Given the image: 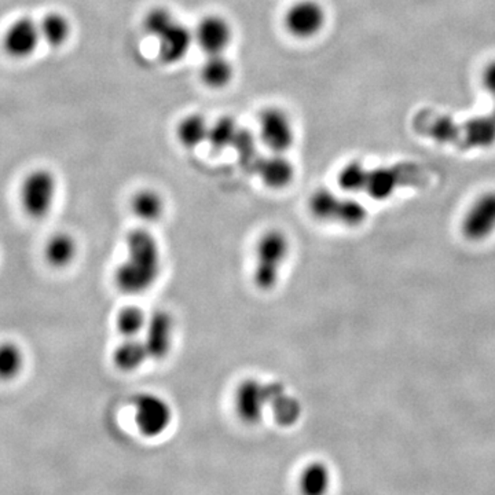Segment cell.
Wrapping results in <instances>:
<instances>
[{
	"label": "cell",
	"instance_id": "6da1fadb",
	"mask_svg": "<svg viewBox=\"0 0 495 495\" xmlns=\"http://www.w3.org/2000/svg\"><path fill=\"white\" fill-rule=\"evenodd\" d=\"M428 181L430 171L413 163L369 169L358 161H351L340 169L338 176L341 189L347 192L366 193L375 200H386L396 190L421 186Z\"/></svg>",
	"mask_w": 495,
	"mask_h": 495
},
{
	"label": "cell",
	"instance_id": "7a4b0ae2",
	"mask_svg": "<svg viewBox=\"0 0 495 495\" xmlns=\"http://www.w3.org/2000/svg\"><path fill=\"white\" fill-rule=\"evenodd\" d=\"M413 127L417 134L458 149H487L495 145V119L492 116L455 123L443 113L424 109L413 119Z\"/></svg>",
	"mask_w": 495,
	"mask_h": 495
},
{
	"label": "cell",
	"instance_id": "3957f363",
	"mask_svg": "<svg viewBox=\"0 0 495 495\" xmlns=\"http://www.w3.org/2000/svg\"><path fill=\"white\" fill-rule=\"evenodd\" d=\"M129 256L116 270L119 290L129 295L147 292L155 285L161 269L160 246L148 230L137 229L127 240Z\"/></svg>",
	"mask_w": 495,
	"mask_h": 495
},
{
	"label": "cell",
	"instance_id": "277c9868",
	"mask_svg": "<svg viewBox=\"0 0 495 495\" xmlns=\"http://www.w3.org/2000/svg\"><path fill=\"white\" fill-rule=\"evenodd\" d=\"M290 255V240L280 230L262 235L256 246L253 281L262 290H271L280 280L281 270Z\"/></svg>",
	"mask_w": 495,
	"mask_h": 495
},
{
	"label": "cell",
	"instance_id": "5b68a950",
	"mask_svg": "<svg viewBox=\"0 0 495 495\" xmlns=\"http://www.w3.org/2000/svg\"><path fill=\"white\" fill-rule=\"evenodd\" d=\"M309 211L319 221L357 227L366 221L367 211L359 201L319 189L309 198Z\"/></svg>",
	"mask_w": 495,
	"mask_h": 495
},
{
	"label": "cell",
	"instance_id": "8992f818",
	"mask_svg": "<svg viewBox=\"0 0 495 495\" xmlns=\"http://www.w3.org/2000/svg\"><path fill=\"white\" fill-rule=\"evenodd\" d=\"M57 190V176L50 169L36 168L29 172L21 186V203L26 214L36 219L49 215Z\"/></svg>",
	"mask_w": 495,
	"mask_h": 495
},
{
	"label": "cell",
	"instance_id": "52a82bcc",
	"mask_svg": "<svg viewBox=\"0 0 495 495\" xmlns=\"http://www.w3.org/2000/svg\"><path fill=\"white\" fill-rule=\"evenodd\" d=\"M259 135L272 153H285L295 142V127L290 113L281 108H266L259 118Z\"/></svg>",
	"mask_w": 495,
	"mask_h": 495
},
{
	"label": "cell",
	"instance_id": "ba28073f",
	"mask_svg": "<svg viewBox=\"0 0 495 495\" xmlns=\"http://www.w3.org/2000/svg\"><path fill=\"white\" fill-rule=\"evenodd\" d=\"M135 424L138 430L147 438H157L166 433L172 421L169 405L160 396L142 394L134 401Z\"/></svg>",
	"mask_w": 495,
	"mask_h": 495
},
{
	"label": "cell",
	"instance_id": "9c48e42d",
	"mask_svg": "<svg viewBox=\"0 0 495 495\" xmlns=\"http://www.w3.org/2000/svg\"><path fill=\"white\" fill-rule=\"evenodd\" d=\"M39 20L24 15L9 24L4 34V47L15 60H26L42 46Z\"/></svg>",
	"mask_w": 495,
	"mask_h": 495
},
{
	"label": "cell",
	"instance_id": "30bf717a",
	"mask_svg": "<svg viewBox=\"0 0 495 495\" xmlns=\"http://www.w3.org/2000/svg\"><path fill=\"white\" fill-rule=\"evenodd\" d=\"M327 23V13L317 0H300L290 7L285 14V26L298 39L317 36Z\"/></svg>",
	"mask_w": 495,
	"mask_h": 495
},
{
	"label": "cell",
	"instance_id": "8fae6325",
	"mask_svg": "<svg viewBox=\"0 0 495 495\" xmlns=\"http://www.w3.org/2000/svg\"><path fill=\"white\" fill-rule=\"evenodd\" d=\"M462 234L471 241H483L495 233V190L479 195L462 221Z\"/></svg>",
	"mask_w": 495,
	"mask_h": 495
},
{
	"label": "cell",
	"instance_id": "7c38bea8",
	"mask_svg": "<svg viewBox=\"0 0 495 495\" xmlns=\"http://www.w3.org/2000/svg\"><path fill=\"white\" fill-rule=\"evenodd\" d=\"M235 412L243 423L258 424L263 417L266 405H269L267 384L255 378H248L238 386L235 391Z\"/></svg>",
	"mask_w": 495,
	"mask_h": 495
},
{
	"label": "cell",
	"instance_id": "4fadbf2b",
	"mask_svg": "<svg viewBox=\"0 0 495 495\" xmlns=\"http://www.w3.org/2000/svg\"><path fill=\"white\" fill-rule=\"evenodd\" d=\"M233 29L222 15L211 14L198 23L195 41L206 54H221L232 43Z\"/></svg>",
	"mask_w": 495,
	"mask_h": 495
},
{
	"label": "cell",
	"instance_id": "5bb4252c",
	"mask_svg": "<svg viewBox=\"0 0 495 495\" xmlns=\"http://www.w3.org/2000/svg\"><path fill=\"white\" fill-rule=\"evenodd\" d=\"M251 172L258 175L262 182L270 189H284L295 176L293 164L284 153H274L267 157L259 156Z\"/></svg>",
	"mask_w": 495,
	"mask_h": 495
},
{
	"label": "cell",
	"instance_id": "9a60e30c",
	"mask_svg": "<svg viewBox=\"0 0 495 495\" xmlns=\"http://www.w3.org/2000/svg\"><path fill=\"white\" fill-rule=\"evenodd\" d=\"M172 335H174V321L171 315L166 311H156L148 321L147 336L144 340L149 358L158 361L168 356Z\"/></svg>",
	"mask_w": 495,
	"mask_h": 495
},
{
	"label": "cell",
	"instance_id": "2e32d148",
	"mask_svg": "<svg viewBox=\"0 0 495 495\" xmlns=\"http://www.w3.org/2000/svg\"><path fill=\"white\" fill-rule=\"evenodd\" d=\"M158 54L166 63L179 62L186 57L195 42V33L184 24L175 21L157 38Z\"/></svg>",
	"mask_w": 495,
	"mask_h": 495
},
{
	"label": "cell",
	"instance_id": "e0dca14e",
	"mask_svg": "<svg viewBox=\"0 0 495 495\" xmlns=\"http://www.w3.org/2000/svg\"><path fill=\"white\" fill-rule=\"evenodd\" d=\"M267 390H269V405L275 423L281 427L295 425L300 420V402L290 395L281 383L267 384Z\"/></svg>",
	"mask_w": 495,
	"mask_h": 495
},
{
	"label": "cell",
	"instance_id": "ac0fdd59",
	"mask_svg": "<svg viewBox=\"0 0 495 495\" xmlns=\"http://www.w3.org/2000/svg\"><path fill=\"white\" fill-rule=\"evenodd\" d=\"M42 43L50 49H60L68 43L72 36V23L60 12L47 13L39 20Z\"/></svg>",
	"mask_w": 495,
	"mask_h": 495
},
{
	"label": "cell",
	"instance_id": "d6986e66",
	"mask_svg": "<svg viewBox=\"0 0 495 495\" xmlns=\"http://www.w3.org/2000/svg\"><path fill=\"white\" fill-rule=\"evenodd\" d=\"M234 76V66L229 58L221 54H206V60L201 66V79L211 89H224Z\"/></svg>",
	"mask_w": 495,
	"mask_h": 495
},
{
	"label": "cell",
	"instance_id": "ffe728a7",
	"mask_svg": "<svg viewBox=\"0 0 495 495\" xmlns=\"http://www.w3.org/2000/svg\"><path fill=\"white\" fill-rule=\"evenodd\" d=\"M147 359H149L147 347H145L144 341L138 340L137 338H126L116 348L115 356H113L116 366L123 372L137 370L138 367L145 364Z\"/></svg>",
	"mask_w": 495,
	"mask_h": 495
},
{
	"label": "cell",
	"instance_id": "44dd1931",
	"mask_svg": "<svg viewBox=\"0 0 495 495\" xmlns=\"http://www.w3.org/2000/svg\"><path fill=\"white\" fill-rule=\"evenodd\" d=\"M209 124L201 115H189L179 123L178 139L187 149H195L208 140Z\"/></svg>",
	"mask_w": 495,
	"mask_h": 495
},
{
	"label": "cell",
	"instance_id": "7402d4cb",
	"mask_svg": "<svg viewBox=\"0 0 495 495\" xmlns=\"http://www.w3.org/2000/svg\"><path fill=\"white\" fill-rule=\"evenodd\" d=\"M132 211L142 221H157L164 212L163 197L156 190H140L132 198Z\"/></svg>",
	"mask_w": 495,
	"mask_h": 495
},
{
	"label": "cell",
	"instance_id": "603a6c76",
	"mask_svg": "<svg viewBox=\"0 0 495 495\" xmlns=\"http://www.w3.org/2000/svg\"><path fill=\"white\" fill-rule=\"evenodd\" d=\"M78 245L66 233L54 235L46 246V258L52 266L65 267L75 259Z\"/></svg>",
	"mask_w": 495,
	"mask_h": 495
},
{
	"label": "cell",
	"instance_id": "cb8c5ba5",
	"mask_svg": "<svg viewBox=\"0 0 495 495\" xmlns=\"http://www.w3.org/2000/svg\"><path fill=\"white\" fill-rule=\"evenodd\" d=\"M330 484V473L322 462H312L304 468L300 476L301 491L309 495H319L328 491Z\"/></svg>",
	"mask_w": 495,
	"mask_h": 495
},
{
	"label": "cell",
	"instance_id": "d4e9b609",
	"mask_svg": "<svg viewBox=\"0 0 495 495\" xmlns=\"http://www.w3.org/2000/svg\"><path fill=\"white\" fill-rule=\"evenodd\" d=\"M241 127L237 121L232 118H222L218 121L209 126L208 142L215 150H224L232 148L234 144L235 137Z\"/></svg>",
	"mask_w": 495,
	"mask_h": 495
},
{
	"label": "cell",
	"instance_id": "484cf974",
	"mask_svg": "<svg viewBox=\"0 0 495 495\" xmlns=\"http://www.w3.org/2000/svg\"><path fill=\"white\" fill-rule=\"evenodd\" d=\"M147 315L139 307L129 306L119 312L116 325L124 338H134L147 328Z\"/></svg>",
	"mask_w": 495,
	"mask_h": 495
},
{
	"label": "cell",
	"instance_id": "4316f807",
	"mask_svg": "<svg viewBox=\"0 0 495 495\" xmlns=\"http://www.w3.org/2000/svg\"><path fill=\"white\" fill-rule=\"evenodd\" d=\"M24 366V354L14 343H5L0 346V378L12 380L17 377Z\"/></svg>",
	"mask_w": 495,
	"mask_h": 495
},
{
	"label": "cell",
	"instance_id": "83f0119b",
	"mask_svg": "<svg viewBox=\"0 0 495 495\" xmlns=\"http://www.w3.org/2000/svg\"><path fill=\"white\" fill-rule=\"evenodd\" d=\"M176 21L175 15L166 7H155L145 15L144 28L148 34L157 39Z\"/></svg>",
	"mask_w": 495,
	"mask_h": 495
},
{
	"label": "cell",
	"instance_id": "f1b7e54d",
	"mask_svg": "<svg viewBox=\"0 0 495 495\" xmlns=\"http://www.w3.org/2000/svg\"><path fill=\"white\" fill-rule=\"evenodd\" d=\"M481 81H483V86L486 87L487 91L495 95V61H492L484 68Z\"/></svg>",
	"mask_w": 495,
	"mask_h": 495
},
{
	"label": "cell",
	"instance_id": "f546056e",
	"mask_svg": "<svg viewBox=\"0 0 495 495\" xmlns=\"http://www.w3.org/2000/svg\"><path fill=\"white\" fill-rule=\"evenodd\" d=\"M491 116H492V118L495 119V106H494V112H492V115H491Z\"/></svg>",
	"mask_w": 495,
	"mask_h": 495
}]
</instances>
